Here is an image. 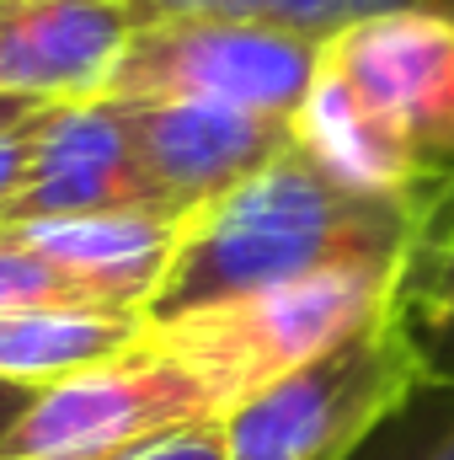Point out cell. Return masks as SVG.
I'll return each mask as SVG.
<instances>
[{
	"instance_id": "1",
	"label": "cell",
	"mask_w": 454,
	"mask_h": 460,
	"mask_svg": "<svg viewBox=\"0 0 454 460\" xmlns=\"http://www.w3.org/2000/svg\"><path fill=\"white\" fill-rule=\"evenodd\" d=\"M439 235H454V193L353 188L310 150L289 145L246 182L182 220L144 322L188 316L332 268L401 273Z\"/></svg>"
},
{
	"instance_id": "2",
	"label": "cell",
	"mask_w": 454,
	"mask_h": 460,
	"mask_svg": "<svg viewBox=\"0 0 454 460\" xmlns=\"http://www.w3.org/2000/svg\"><path fill=\"white\" fill-rule=\"evenodd\" d=\"M294 145L374 193H454V22L374 16L321 43Z\"/></svg>"
},
{
	"instance_id": "3",
	"label": "cell",
	"mask_w": 454,
	"mask_h": 460,
	"mask_svg": "<svg viewBox=\"0 0 454 460\" xmlns=\"http://www.w3.org/2000/svg\"><path fill=\"white\" fill-rule=\"evenodd\" d=\"M423 380V353L390 305L327 353L225 407V460H353Z\"/></svg>"
},
{
	"instance_id": "4",
	"label": "cell",
	"mask_w": 454,
	"mask_h": 460,
	"mask_svg": "<svg viewBox=\"0 0 454 460\" xmlns=\"http://www.w3.org/2000/svg\"><path fill=\"white\" fill-rule=\"evenodd\" d=\"M401 273L332 268V273H310V279L235 295V300L188 311V316L144 322V332L171 358H182L193 375H204L225 407H235L240 396L262 391L267 380L300 369L305 358L327 353L347 332L385 316L401 295Z\"/></svg>"
},
{
	"instance_id": "5",
	"label": "cell",
	"mask_w": 454,
	"mask_h": 460,
	"mask_svg": "<svg viewBox=\"0 0 454 460\" xmlns=\"http://www.w3.org/2000/svg\"><path fill=\"white\" fill-rule=\"evenodd\" d=\"M321 38L240 16H155L144 22L108 75L118 102H225L246 113H300Z\"/></svg>"
},
{
	"instance_id": "6",
	"label": "cell",
	"mask_w": 454,
	"mask_h": 460,
	"mask_svg": "<svg viewBox=\"0 0 454 460\" xmlns=\"http://www.w3.org/2000/svg\"><path fill=\"white\" fill-rule=\"evenodd\" d=\"M225 402L204 375L171 358L150 332L108 364L32 391L22 418L5 429L0 460H86L123 445L220 418Z\"/></svg>"
},
{
	"instance_id": "7",
	"label": "cell",
	"mask_w": 454,
	"mask_h": 460,
	"mask_svg": "<svg viewBox=\"0 0 454 460\" xmlns=\"http://www.w3.org/2000/svg\"><path fill=\"white\" fill-rule=\"evenodd\" d=\"M123 209H161L171 215L139 172L128 102H65L43 108L32 128V150L22 182L0 204V226H38V220H81V215H123ZM182 220V215H177Z\"/></svg>"
},
{
	"instance_id": "8",
	"label": "cell",
	"mask_w": 454,
	"mask_h": 460,
	"mask_svg": "<svg viewBox=\"0 0 454 460\" xmlns=\"http://www.w3.org/2000/svg\"><path fill=\"white\" fill-rule=\"evenodd\" d=\"M155 16L144 0H0V97L43 108L108 97L123 43Z\"/></svg>"
},
{
	"instance_id": "9",
	"label": "cell",
	"mask_w": 454,
	"mask_h": 460,
	"mask_svg": "<svg viewBox=\"0 0 454 460\" xmlns=\"http://www.w3.org/2000/svg\"><path fill=\"white\" fill-rule=\"evenodd\" d=\"M128 134L144 182L182 220L294 145L289 118L225 102H128Z\"/></svg>"
},
{
	"instance_id": "10",
	"label": "cell",
	"mask_w": 454,
	"mask_h": 460,
	"mask_svg": "<svg viewBox=\"0 0 454 460\" xmlns=\"http://www.w3.org/2000/svg\"><path fill=\"white\" fill-rule=\"evenodd\" d=\"M144 316L128 311H16L0 316V380L11 385H54L92 364H108L139 343Z\"/></svg>"
},
{
	"instance_id": "11",
	"label": "cell",
	"mask_w": 454,
	"mask_h": 460,
	"mask_svg": "<svg viewBox=\"0 0 454 460\" xmlns=\"http://www.w3.org/2000/svg\"><path fill=\"white\" fill-rule=\"evenodd\" d=\"M161 16H240V22H273L294 27L305 38H332L342 27L374 22V16H450L454 0H144Z\"/></svg>"
},
{
	"instance_id": "12",
	"label": "cell",
	"mask_w": 454,
	"mask_h": 460,
	"mask_svg": "<svg viewBox=\"0 0 454 460\" xmlns=\"http://www.w3.org/2000/svg\"><path fill=\"white\" fill-rule=\"evenodd\" d=\"M396 311H401L412 343L423 353L428 380L454 385V235L428 241V246L406 262Z\"/></svg>"
},
{
	"instance_id": "13",
	"label": "cell",
	"mask_w": 454,
	"mask_h": 460,
	"mask_svg": "<svg viewBox=\"0 0 454 460\" xmlns=\"http://www.w3.org/2000/svg\"><path fill=\"white\" fill-rule=\"evenodd\" d=\"M16 311H118L81 273L54 262L16 226H0V316ZM134 316V311H128Z\"/></svg>"
},
{
	"instance_id": "14",
	"label": "cell",
	"mask_w": 454,
	"mask_h": 460,
	"mask_svg": "<svg viewBox=\"0 0 454 460\" xmlns=\"http://www.w3.org/2000/svg\"><path fill=\"white\" fill-rule=\"evenodd\" d=\"M353 460H454V385L423 380L412 402L380 423Z\"/></svg>"
},
{
	"instance_id": "15",
	"label": "cell",
	"mask_w": 454,
	"mask_h": 460,
	"mask_svg": "<svg viewBox=\"0 0 454 460\" xmlns=\"http://www.w3.org/2000/svg\"><path fill=\"white\" fill-rule=\"evenodd\" d=\"M86 460H225V434H220V418H204V423H188V429H171V434H155V439Z\"/></svg>"
},
{
	"instance_id": "16",
	"label": "cell",
	"mask_w": 454,
	"mask_h": 460,
	"mask_svg": "<svg viewBox=\"0 0 454 460\" xmlns=\"http://www.w3.org/2000/svg\"><path fill=\"white\" fill-rule=\"evenodd\" d=\"M27 402H32V385H11V380H0V439H5V429L22 418Z\"/></svg>"
},
{
	"instance_id": "17",
	"label": "cell",
	"mask_w": 454,
	"mask_h": 460,
	"mask_svg": "<svg viewBox=\"0 0 454 460\" xmlns=\"http://www.w3.org/2000/svg\"><path fill=\"white\" fill-rule=\"evenodd\" d=\"M32 113H43V102H27V97H0V128H16Z\"/></svg>"
}]
</instances>
